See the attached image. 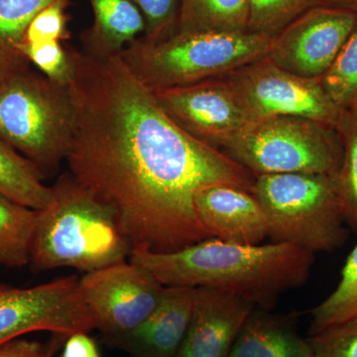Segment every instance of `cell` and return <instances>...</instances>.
Listing matches in <instances>:
<instances>
[{
	"label": "cell",
	"instance_id": "obj_25",
	"mask_svg": "<svg viewBox=\"0 0 357 357\" xmlns=\"http://www.w3.org/2000/svg\"><path fill=\"white\" fill-rule=\"evenodd\" d=\"M321 82L328 96L342 109L357 102V22Z\"/></svg>",
	"mask_w": 357,
	"mask_h": 357
},
{
	"label": "cell",
	"instance_id": "obj_10",
	"mask_svg": "<svg viewBox=\"0 0 357 357\" xmlns=\"http://www.w3.org/2000/svg\"><path fill=\"white\" fill-rule=\"evenodd\" d=\"M165 286L144 268L123 261L89 272L79 289L96 330L119 335L139 326L158 307Z\"/></svg>",
	"mask_w": 357,
	"mask_h": 357
},
{
	"label": "cell",
	"instance_id": "obj_24",
	"mask_svg": "<svg viewBox=\"0 0 357 357\" xmlns=\"http://www.w3.org/2000/svg\"><path fill=\"white\" fill-rule=\"evenodd\" d=\"M323 0H250L248 31L273 38Z\"/></svg>",
	"mask_w": 357,
	"mask_h": 357
},
{
	"label": "cell",
	"instance_id": "obj_3",
	"mask_svg": "<svg viewBox=\"0 0 357 357\" xmlns=\"http://www.w3.org/2000/svg\"><path fill=\"white\" fill-rule=\"evenodd\" d=\"M51 188V201L37 217L29 263L33 271L72 267L89 273L126 261L132 248L112 208L69 172Z\"/></svg>",
	"mask_w": 357,
	"mask_h": 357
},
{
	"label": "cell",
	"instance_id": "obj_14",
	"mask_svg": "<svg viewBox=\"0 0 357 357\" xmlns=\"http://www.w3.org/2000/svg\"><path fill=\"white\" fill-rule=\"evenodd\" d=\"M196 288L166 287L158 307L128 332L102 335L109 347L132 357H176L191 321Z\"/></svg>",
	"mask_w": 357,
	"mask_h": 357
},
{
	"label": "cell",
	"instance_id": "obj_16",
	"mask_svg": "<svg viewBox=\"0 0 357 357\" xmlns=\"http://www.w3.org/2000/svg\"><path fill=\"white\" fill-rule=\"evenodd\" d=\"M229 357H312L309 338L298 333L295 318L255 307Z\"/></svg>",
	"mask_w": 357,
	"mask_h": 357
},
{
	"label": "cell",
	"instance_id": "obj_29",
	"mask_svg": "<svg viewBox=\"0 0 357 357\" xmlns=\"http://www.w3.org/2000/svg\"><path fill=\"white\" fill-rule=\"evenodd\" d=\"M68 4L69 2L59 1L43 9L28 26L24 46L42 42H61L67 38L65 9Z\"/></svg>",
	"mask_w": 357,
	"mask_h": 357
},
{
	"label": "cell",
	"instance_id": "obj_28",
	"mask_svg": "<svg viewBox=\"0 0 357 357\" xmlns=\"http://www.w3.org/2000/svg\"><path fill=\"white\" fill-rule=\"evenodd\" d=\"M309 340L312 357H357V321L328 328Z\"/></svg>",
	"mask_w": 357,
	"mask_h": 357
},
{
	"label": "cell",
	"instance_id": "obj_33",
	"mask_svg": "<svg viewBox=\"0 0 357 357\" xmlns=\"http://www.w3.org/2000/svg\"><path fill=\"white\" fill-rule=\"evenodd\" d=\"M6 76H7L6 73L3 72V70L0 69V84H2V82L4 81V79H6Z\"/></svg>",
	"mask_w": 357,
	"mask_h": 357
},
{
	"label": "cell",
	"instance_id": "obj_26",
	"mask_svg": "<svg viewBox=\"0 0 357 357\" xmlns=\"http://www.w3.org/2000/svg\"><path fill=\"white\" fill-rule=\"evenodd\" d=\"M24 55L30 64L54 83L68 86L73 73V62L69 49L61 42L48 41L26 44Z\"/></svg>",
	"mask_w": 357,
	"mask_h": 357
},
{
	"label": "cell",
	"instance_id": "obj_17",
	"mask_svg": "<svg viewBox=\"0 0 357 357\" xmlns=\"http://www.w3.org/2000/svg\"><path fill=\"white\" fill-rule=\"evenodd\" d=\"M93 23L82 35L84 53L98 58L119 55L146 30L144 18L129 0H89Z\"/></svg>",
	"mask_w": 357,
	"mask_h": 357
},
{
	"label": "cell",
	"instance_id": "obj_1",
	"mask_svg": "<svg viewBox=\"0 0 357 357\" xmlns=\"http://www.w3.org/2000/svg\"><path fill=\"white\" fill-rule=\"evenodd\" d=\"M70 52L68 172L114 211L132 249L169 253L213 238L197 215V192L215 185L252 192L255 174L176 126L121 54Z\"/></svg>",
	"mask_w": 357,
	"mask_h": 357
},
{
	"label": "cell",
	"instance_id": "obj_22",
	"mask_svg": "<svg viewBox=\"0 0 357 357\" xmlns=\"http://www.w3.org/2000/svg\"><path fill=\"white\" fill-rule=\"evenodd\" d=\"M311 314L310 337L357 321V243L344 263L337 288Z\"/></svg>",
	"mask_w": 357,
	"mask_h": 357
},
{
	"label": "cell",
	"instance_id": "obj_20",
	"mask_svg": "<svg viewBox=\"0 0 357 357\" xmlns=\"http://www.w3.org/2000/svg\"><path fill=\"white\" fill-rule=\"evenodd\" d=\"M32 162L0 140V192L33 210L44 208L52 198V188Z\"/></svg>",
	"mask_w": 357,
	"mask_h": 357
},
{
	"label": "cell",
	"instance_id": "obj_18",
	"mask_svg": "<svg viewBox=\"0 0 357 357\" xmlns=\"http://www.w3.org/2000/svg\"><path fill=\"white\" fill-rule=\"evenodd\" d=\"M250 0H181L176 32H249Z\"/></svg>",
	"mask_w": 357,
	"mask_h": 357
},
{
	"label": "cell",
	"instance_id": "obj_4",
	"mask_svg": "<svg viewBox=\"0 0 357 357\" xmlns=\"http://www.w3.org/2000/svg\"><path fill=\"white\" fill-rule=\"evenodd\" d=\"M271 39L252 32H175L150 41L129 43L121 56L152 91L225 76L266 57Z\"/></svg>",
	"mask_w": 357,
	"mask_h": 357
},
{
	"label": "cell",
	"instance_id": "obj_9",
	"mask_svg": "<svg viewBox=\"0 0 357 357\" xmlns=\"http://www.w3.org/2000/svg\"><path fill=\"white\" fill-rule=\"evenodd\" d=\"M96 330L75 275L30 288L0 285V347L33 332L68 338Z\"/></svg>",
	"mask_w": 357,
	"mask_h": 357
},
{
	"label": "cell",
	"instance_id": "obj_23",
	"mask_svg": "<svg viewBox=\"0 0 357 357\" xmlns=\"http://www.w3.org/2000/svg\"><path fill=\"white\" fill-rule=\"evenodd\" d=\"M342 145V161L335 176L345 222L357 234V102L342 109L335 126Z\"/></svg>",
	"mask_w": 357,
	"mask_h": 357
},
{
	"label": "cell",
	"instance_id": "obj_30",
	"mask_svg": "<svg viewBox=\"0 0 357 357\" xmlns=\"http://www.w3.org/2000/svg\"><path fill=\"white\" fill-rule=\"evenodd\" d=\"M48 344L37 340H14L0 347V357H53L66 337L54 335Z\"/></svg>",
	"mask_w": 357,
	"mask_h": 357
},
{
	"label": "cell",
	"instance_id": "obj_31",
	"mask_svg": "<svg viewBox=\"0 0 357 357\" xmlns=\"http://www.w3.org/2000/svg\"><path fill=\"white\" fill-rule=\"evenodd\" d=\"M89 333H77L66 338L62 354L59 357H100L95 340Z\"/></svg>",
	"mask_w": 357,
	"mask_h": 357
},
{
	"label": "cell",
	"instance_id": "obj_13",
	"mask_svg": "<svg viewBox=\"0 0 357 357\" xmlns=\"http://www.w3.org/2000/svg\"><path fill=\"white\" fill-rule=\"evenodd\" d=\"M255 307L236 294L196 288L191 321L176 357H229Z\"/></svg>",
	"mask_w": 357,
	"mask_h": 357
},
{
	"label": "cell",
	"instance_id": "obj_7",
	"mask_svg": "<svg viewBox=\"0 0 357 357\" xmlns=\"http://www.w3.org/2000/svg\"><path fill=\"white\" fill-rule=\"evenodd\" d=\"M220 151L255 176L304 173L335 177L342 161L337 129L298 115L251 122Z\"/></svg>",
	"mask_w": 357,
	"mask_h": 357
},
{
	"label": "cell",
	"instance_id": "obj_2",
	"mask_svg": "<svg viewBox=\"0 0 357 357\" xmlns=\"http://www.w3.org/2000/svg\"><path fill=\"white\" fill-rule=\"evenodd\" d=\"M129 261L165 287L218 289L269 311L282 294L306 283L314 255L290 243L243 245L210 238L169 253L134 248Z\"/></svg>",
	"mask_w": 357,
	"mask_h": 357
},
{
	"label": "cell",
	"instance_id": "obj_8",
	"mask_svg": "<svg viewBox=\"0 0 357 357\" xmlns=\"http://www.w3.org/2000/svg\"><path fill=\"white\" fill-rule=\"evenodd\" d=\"M250 122L277 115H298L335 128L342 107L321 79H307L282 69L266 57L220 77Z\"/></svg>",
	"mask_w": 357,
	"mask_h": 357
},
{
	"label": "cell",
	"instance_id": "obj_27",
	"mask_svg": "<svg viewBox=\"0 0 357 357\" xmlns=\"http://www.w3.org/2000/svg\"><path fill=\"white\" fill-rule=\"evenodd\" d=\"M146 24L145 39L150 41L167 38L177 31L181 0H129Z\"/></svg>",
	"mask_w": 357,
	"mask_h": 357
},
{
	"label": "cell",
	"instance_id": "obj_19",
	"mask_svg": "<svg viewBox=\"0 0 357 357\" xmlns=\"http://www.w3.org/2000/svg\"><path fill=\"white\" fill-rule=\"evenodd\" d=\"M72 0H0V69L7 75L30 67L24 55L28 26L43 9Z\"/></svg>",
	"mask_w": 357,
	"mask_h": 357
},
{
	"label": "cell",
	"instance_id": "obj_15",
	"mask_svg": "<svg viewBox=\"0 0 357 357\" xmlns=\"http://www.w3.org/2000/svg\"><path fill=\"white\" fill-rule=\"evenodd\" d=\"M195 208L213 238L257 245L269 236L267 218L255 195L241 188L215 185L197 192Z\"/></svg>",
	"mask_w": 357,
	"mask_h": 357
},
{
	"label": "cell",
	"instance_id": "obj_6",
	"mask_svg": "<svg viewBox=\"0 0 357 357\" xmlns=\"http://www.w3.org/2000/svg\"><path fill=\"white\" fill-rule=\"evenodd\" d=\"M252 194L264 210L273 243L294 244L314 255L347 243L349 229L335 177L304 173L256 176Z\"/></svg>",
	"mask_w": 357,
	"mask_h": 357
},
{
	"label": "cell",
	"instance_id": "obj_21",
	"mask_svg": "<svg viewBox=\"0 0 357 357\" xmlns=\"http://www.w3.org/2000/svg\"><path fill=\"white\" fill-rule=\"evenodd\" d=\"M38 211L0 192V264L23 267L30 263Z\"/></svg>",
	"mask_w": 357,
	"mask_h": 357
},
{
	"label": "cell",
	"instance_id": "obj_12",
	"mask_svg": "<svg viewBox=\"0 0 357 357\" xmlns=\"http://www.w3.org/2000/svg\"><path fill=\"white\" fill-rule=\"evenodd\" d=\"M153 93L176 126L215 149L222 150L251 123L220 77Z\"/></svg>",
	"mask_w": 357,
	"mask_h": 357
},
{
	"label": "cell",
	"instance_id": "obj_5",
	"mask_svg": "<svg viewBox=\"0 0 357 357\" xmlns=\"http://www.w3.org/2000/svg\"><path fill=\"white\" fill-rule=\"evenodd\" d=\"M73 123L68 86L31 67L7 75L0 84V140L32 162L45 178L66 161Z\"/></svg>",
	"mask_w": 357,
	"mask_h": 357
},
{
	"label": "cell",
	"instance_id": "obj_11",
	"mask_svg": "<svg viewBox=\"0 0 357 357\" xmlns=\"http://www.w3.org/2000/svg\"><path fill=\"white\" fill-rule=\"evenodd\" d=\"M356 22V11L324 4L312 7L271 39L267 57L297 76L321 79Z\"/></svg>",
	"mask_w": 357,
	"mask_h": 357
},
{
	"label": "cell",
	"instance_id": "obj_32",
	"mask_svg": "<svg viewBox=\"0 0 357 357\" xmlns=\"http://www.w3.org/2000/svg\"><path fill=\"white\" fill-rule=\"evenodd\" d=\"M321 4L349 9L357 13V0H323Z\"/></svg>",
	"mask_w": 357,
	"mask_h": 357
}]
</instances>
